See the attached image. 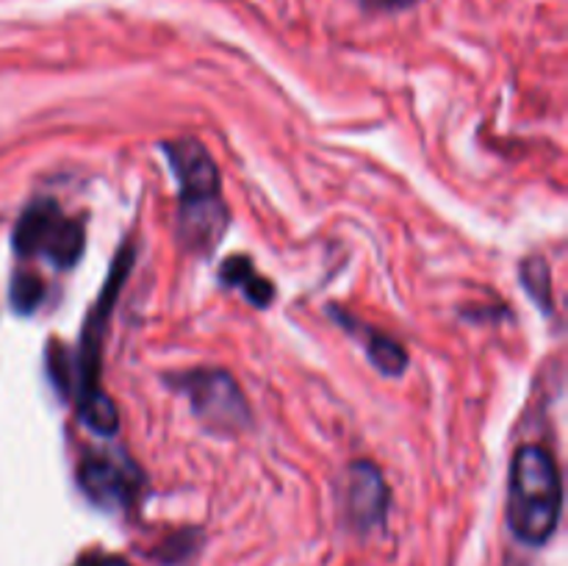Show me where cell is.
Segmentation results:
<instances>
[{
    "instance_id": "10",
    "label": "cell",
    "mask_w": 568,
    "mask_h": 566,
    "mask_svg": "<svg viewBox=\"0 0 568 566\" xmlns=\"http://www.w3.org/2000/svg\"><path fill=\"white\" fill-rule=\"evenodd\" d=\"M44 297V283L39 281L31 272H17L11 277V305H14L20 314H31L33 309H39Z\"/></svg>"
},
{
    "instance_id": "11",
    "label": "cell",
    "mask_w": 568,
    "mask_h": 566,
    "mask_svg": "<svg viewBox=\"0 0 568 566\" xmlns=\"http://www.w3.org/2000/svg\"><path fill=\"white\" fill-rule=\"evenodd\" d=\"M416 3L419 0H361V6L369 11H405Z\"/></svg>"
},
{
    "instance_id": "6",
    "label": "cell",
    "mask_w": 568,
    "mask_h": 566,
    "mask_svg": "<svg viewBox=\"0 0 568 566\" xmlns=\"http://www.w3.org/2000/svg\"><path fill=\"white\" fill-rule=\"evenodd\" d=\"M388 499H392V494H388L386 481L372 461L349 464L342 486V505L344 516L355 530L366 533L372 527H381L388 514Z\"/></svg>"
},
{
    "instance_id": "5",
    "label": "cell",
    "mask_w": 568,
    "mask_h": 566,
    "mask_svg": "<svg viewBox=\"0 0 568 566\" xmlns=\"http://www.w3.org/2000/svg\"><path fill=\"white\" fill-rule=\"evenodd\" d=\"M194 416L209 431L239 433L250 425V408L239 383L225 370H194L178 381Z\"/></svg>"
},
{
    "instance_id": "8",
    "label": "cell",
    "mask_w": 568,
    "mask_h": 566,
    "mask_svg": "<svg viewBox=\"0 0 568 566\" xmlns=\"http://www.w3.org/2000/svg\"><path fill=\"white\" fill-rule=\"evenodd\" d=\"M220 277L225 286L242 289L244 297H247L253 305H258V309H264V305L275 297V289H272V283L266 281L264 275H258V270L250 264L247 255H231V259L222 264Z\"/></svg>"
},
{
    "instance_id": "12",
    "label": "cell",
    "mask_w": 568,
    "mask_h": 566,
    "mask_svg": "<svg viewBox=\"0 0 568 566\" xmlns=\"http://www.w3.org/2000/svg\"><path fill=\"white\" fill-rule=\"evenodd\" d=\"M75 566H131V564L122 558H114V555H87V558L78 560Z\"/></svg>"
},
{
    "instance_id": "3",
    "label": "cell",
    "mask_w": 568,
    "mask_h": 566,
    "mask_svg": "<svg viewBox=\"0 0 568 566\" xmlns=\"http://www.w3.org/2000/svg\"><path fill=\"white\" fill-rule=\"evenodd\" d=\"M133 250L128 247L120 253L116 264L111 266L109 286H105V297H100L98 309L89 314L87 327L81 336V350H78V414H81L83 425L89 431L100 433V436H111L120 427V416H116V405L111 403L109 394L100 388V347H103V331L105 320L111 314V303H114L116 292L125 283L128 270H131Z\"/></svg>"
},
{
    "instance_id": "7",
    "label": "cell",
    "mask_w": 568,
    "mask_h": 566,
    "mask_svg": "<svg viewBox=\"0 0 568 566\" xmlns=\"http://www.w3.org/2000/svg\"><path fill=\"white\" fill-rule=\"evenodd\" d=\"M78 486L100 508H128L142 486V475L131 464L89 458L78 469Z\"/></svg>"
},
{
    "instance_id": "4",
    "label": "cell",
    "mask_w": 568,
    "mask_h": 566,
    "mask_svg": "<svg viewBox=\"0 0 568 566\" xmlns=\"http://www.w3.org/2000/svg\"><path fill=\"white\" fill-rule=\"evenodd\" d=\"M14 250L20 259H48L70 270L83 253V225L64 216L53 200H33L14 228Z\"/></svg>"
},
{
    "instance_id": "2",
    "label": "cell",
    "mask_w": 568,
    "mask_h": 566,
    "mask_svg": "<svg viewBox=\"0 0 568 566\" xmlns=\"http://www.w3.org/2000/svg\"><path fill=\"white\" fill-rule=\"evenodd\" d=\"M166 161L181 183V236L197 253L216 247L227 228L220 170L197 139L164 144Z\"/></svg>"
},
{
    "instance_id": "1",
    "label": "cell",
    "mask_w": 568,
    "mask_h": 566,
    "mask_svg": "<svg viewBox=\"0 0 568 566\" xmlns=\"http://www.w3.org/2000/svg\"><path fill=\"white\" fill-rule=\"evenodd\" d=\"M564 511V483L552 453L541 444L516 449L510 464L508 525L519 542L541 547L555 536Z\"/></svg>"
},
{
    "instance_id": "9",
    "label": "cell",
    "mask_w": 568,
    "mask_h": 566,
    "mask_svg": "<svg viewBox=\"0 0 568 566\" xmlns=\"http://www.w3.org/2000/svg\"><path fill=\"white\" fill-rule=\"evenodd\" d=\"M344 320H347L349 325H355L353 316H344ZM353 331L364 338L372 364H375L383 375H403V370L408 366V355H405L403 344L394 342L392 336H383V333L372 331V327L366 325H355Z\"/></svg>"
}]
</instances>
